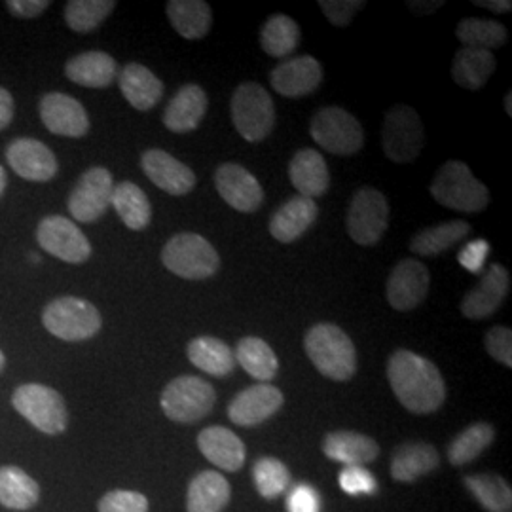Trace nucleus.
<instances>
[{"mask_svg": "<svg viewBox=\"0 0 512 512\" xmlns=\"http://www.w3.org/2000/svg\"><path fill=\"white\" fill-rule=\"evenodd\" d=\"M387 380L399 403L412 414H433L446 401L439 368L414 351L399 349L389 357Z\"/></svg>", "mask_w": 512, "mask_h": 512, "instance_id": "f257e3e1", "label": "nucleus"}, {"mask_svg": "<svg viewBox=\"0 0 512 512\" xmlns=\"http://www.w3.org/2000/svg\"><path fill=\"white\" fill-rule=\"evenodd\" d=\"M304 349L313 366L334 382H348L357 372V351L348 334L332 323H319L306 332Z\"/></svg>", "mask_w": 512, "mask_h": 512, "instance_id": "f03ea898", "label": "nucleus"}, {"mask_svg": "<svg viewBox=\"0 0 512 512\" xmlns=\"http://www.w3.org/2000/svg\"><path fill=\"white\" fill-rule=\"evenodd\" d=\"M433 198L459 213H480L490 203V190L473 175L471 167L459 160L446 162L431 183Z\"/></svg>", "mask_w": 512, "mask_h": 512, "instance_id": "7ed1b4c3", "label": "nucleus"}, {"mask_svg": "<svg viewBox=\"0 0 512 512\" xmlns=\"http://www.w3.org/2000/svg\"><path fill=\"white\" fill-rule=\"evenodd\" d=\"M42 325L63 342H84L101 330L103 317L84 298L59 296L42 311Z\"/></svg>", "mask_w": 512, "mask_h": 512, "instance_id": "20e7f679", "label": "nucleus"}, {"mask_svg": "<svg viewBox=\"0 0 512 512\" xmlns=\"http://www.w3.org/2000/svg\"><path fill=\"white\" fill-rule=\"evenodd\" d=\"M162 262L171 274L190 281H202L219 272L220 256L217 249L192 232H183L169 239L162 249Z\"/></svg>", "mask_w": 512, "mask_h": 512, "instance_id": "39448f33", "label": "nucleus"}, {"mask_svg": "<svg viewBox=\"0 0 512 512\" xmlns=\"http://www.w3.org/2000/svg\"><path fill=\"white\" fill-rule=\"evenodd\" d=\"M12 406L44 435H61L69 427V410L54 387L23 384L12 395Z\"/></svg>", "mask_w": 512, "mask_h": 512, "instance_id": "423d86ee", "label": "nucleus"}, {"mask_svg": "<svg viewBox=\"0 0 512 512\" xmlns=\"http://www.w3.org/2000/svg\"><path fill=\"white\" fill-rule=\"evenodd\" d=\"M230 110L234 126L247 143H260L274 131V99L256 82L238 86Z\"/></svg>", "mask_w": 512, "mask_h": 512, "instance_id": "0eeeda50", "label": "nucleus"}, {"mask_svg": "<svg viewBox=\"0 0 512 512\" xmlns=\"http://www.w3.org/2000/svg\"><path fill=\"white\" fill-rule=\"evenodd\" d=\"M215 403V387L198 376H179L171 380L160 397L165 416L177 423H196L207 418Z\"/></svg>", "mask_w": 512, "mask_h": 512, "instance_id": "6e6552de", "label": "nucleus"}, {"mask_svg": "<svg viewBox=\"0 0 512 512\" xmlns=\"http://www.w3.org/2000/svg\"><path fill=\"white\" fill-rule=\"evenodd\" d=\"M313 141L336 156H353L365 145L361 122L340 107H325L311 118Z\"/></svg>", "mask_w": 512, "mask_h": 512, "instance_id": "1a4fd4ad", "label": "nucleus"}, {"mask_svg": "<svg viewBox=\"0 0 512 512\" xmlns=\"http://www.w3.org/2000/svg\"><path fill=\"white\" fill-rule=\"evenodd\" d=\"M382 147L385 156L395 164L414 162L425 147L420 114L406 105H395L389 110L382 126Z\"/></svg>", "mask_w": 512, "mask_h": 512, "instance_id": "9d476101", "label": "nucleus"}, {"mask_svg": "<svg viewBox=\"0 0 512 512\" xmlns=\"http://www.w3.org/2000/svg\"><path fill=\"white\" fill-rule=\"evenodd\" d=\"M389 224V203L376 188L365 186L355 192L348 207L349 238L363 247L376 245Z\"/></svg>", "mask_w": 512, "mask_h": 512, "instance_id": "9b49d317", "label": "nucleus"}, {"mask_svg": "<svg viewBox=\"0 0 512 512\" xmlns=\"http://www.w3.org/2000/svg\"><path fill=\"white\" fill-rule=\"evenodd\" d=\"M37 241L42 251L67 264H84L92 256V243L73 220L50 215L38 222Z\"/></svg>", "mask_w": 512, "mask_h": 512, "instance_id": "f8f14e48", "label": "nucleus"}, {"mask_svg": "<svg viewBox=\"0 0 512 512\" xmlns=\"http://www.w3.org/2000/svg\"><path fill=\"white\" fill-rule=\"evenodd\" d=\"M114 190V181L109 169L105 167H90L84 171L74 184L69 196V213L74 220L92 224L101 219L110 207V198Z\"/></svg>", "mask_w": 512, "mask_h": 512, "instance_id": "ddd939ff", "label": "nucleus"}, {"mask_svg": "<svg viewBox=\"0 0 512 512\" xmlns=\"http://www.w3.org/2000/svg\"><path fill=\"white\" fill-rule=\"evenodd\" d=\"M42 124L54 135L80 139L90 131V116L82 103L67 93H46L38 103Z\"/></svg>", "mask_w": 512, "mask_h": 512, "instance_id": "4468645a", "label": "nucleus"}, {"mask_svg": "<svg viewBox=\"0 0 512 512\" xmlns=\"http://www.w3.org/2000/svg\"><path fill=\"white\" fill-rule=\"evenodd\" d=\"M431 274L425 264L414 258H404L395 264L387 279V300L397 311H410L418 308L429 293Z\"/></svg>", "mask_w": 512, "mask_h": 512, "instance_id": "2eb2a0df", "label": "nucleus"}, {"mask_svg": "<svg viewBox=\"0 0 512 512\" xmlns=\"http://www.w3.org/2000/svg\"><path fill=\"white\" fill-rule=\"evenodd\" d=\"M6 162L25 181L46 183L57 175V158L44 143L31 137H21L6 148Z\"/></svg>", "mask_w": 512, "mask_h": 512, "instance_id": "dca6fc26", "label": "nucleus"}, {"mask_svg": "<svg viewBox=\"0 0 512 512\" xmlns=\"http://www.w3.org/2000/svg\"><path fill=\"white\" fill-rule=\"evenodd\" d=\"M283 393L272 384H256L243 389L228 404V418L239 427H255L281 410Z\"/></svg>", "mask_w": 512, "mask_h": 512, "instance_id": "f3484780", "label": "nucleus"}, {"mask_svg": "<svg viewBox=\"0 0 512 512\" xmlns=\"http://www.w3.org/2000/svg\"><path fill=\"white\" fill-rule=\"evenodd\" d=\"M509 289H511L509 270L501 264H490L484 270L480 283L473 291L465 294V298L461 302L463 315L467 319H475V321L494 315L495 311L499 310L501 304L505 302Z\"/></svg>", "mask_w": 512, "mask_h": 512, "instance_id": "a211bd4d", "label": "nucleus"}, {"mask_svg": "<svg viewBox=\"0 0 512 512\" xmlns=\"http://www.w3.org/2000/svg\"><path fill=\"white\" fill-rule=\"evenodd\" d=\"M220 198L241 213H255L264 202V190L255 175L243 165L222 164L215 171Z\"/></svg>", "mask_w": 512, "mask_h": 512, "instance_id": "6ab92c4d", "label": "nucleus"}, {"mask_svg": "<svg viewBox=\"0 0 512 512\" xmlns=\"http://www.w3.org/2000/svg\"><path fill=\"white\" fill-rule=\"evenodd\" d=\"M141 167L152 183L171 196H186L198 183L196 173L188 165L160 148L147 150L141 156Z\"/></svg>", "mask_w": 512, "mask_h": 512, "instance_id": "aec40b11", "label": "nucleus"}, {"mask_svg": "<svg viewBox=\"0 0 512 512\" xmlns=\"http://www.w3.org/2000/svg\"><path fill=\"white\" fill-rule=\"evenodd\" d=\"M272 88L279 95L298 99L315 92L323 82V67L311 55H298L279 63L270 74Z\"/></svg>", "mask_w": 512, "mask_h": 512, "instance_id": "412c9836", "label": "nucleus"}, {"mask_svg": "<svg viewBox=\"0 0 512 512\" xmlns=\"http://www.w3.org/2000/svg\"><path fill=\"white\" fill-rule=\"evenodd\" d=\"M207 93L198 84H186L165 107L164 126L173 133H190L202 124L207 112Z\"/></svg>", "mask_w": 512, "mask_h": 512, "instance_id": "4be33fe9", "label": "nucleus"}, {"mask_svg": "<svg viewBox=\"0 0 512 512\" xmlns=\"http://www.w3.org/2000/svg\"><path fill=\"white\" fill-rule=\"evenodd\" d=\"M198 448L203 456L222 471L236 473L245 463V444L226 427H205L198 435Z\"/></svg>", "mask_w": 512, "mask_h": 512, "instance_id": "5701e85b", "label": "nucleus"}, {"mask_svg": "<svg viewBox=\"0 0 512 512\" xmlns=\"http://www.w3.org/2000/svg\"><path fill=\"white\" fill-rule=\"evenodd\" d=\"M317 215V203L304 196H294L272 215L270 234L281 243H293L310 230L311 224L317 220Z\"/></svg>", "mask_w": 512, "mask_h": 512, "instance_id": "b1692460", "label": "nucleus"}, {"mask_svg": "<svg viewBox=\"0 0 512 512\" xmlns=\"http://www.w3.org/2000/svg\"><path fill=\"white\" fill-rule=\"evenodd\" d=\"M323 452L327 458L346 467H363L380 456V446L376 440L357 431H334L323 440Z\"/></svg>", "mask_w": 512, "mask_h": 512, "instance_id": "393cba45", "label": "nucleus"}, {"mask_svg": "<svg viewBox=\"0 0 512 512\" xmlns=\"http://www.w3.org/2000/svg\"><path fill=\"white\" fill-rule=\"evenodd\" d=\"M120 92L137 110H150L164 97V82L141 63H129L118 73Z\"/></svg>", "mask_w": 512, "mask_h": 512, "instance_id": "a878e982", "label": "nucleus"}, {"mask_svg": "<svg viewBox=\"0 0 512 512\" xmlns=\"http://www.w3.org/2000/svg\"><path fill=\"white\" fill-rule=\"evenodd\" d=\"M289 177L300 196L310 200L323 196L329 190V167L313 148H304L294 154L289 164Z\"/></svg>", "mask_w": 512, "mask_h": 512, "instance_id": "bb28decb", "label": "nucleus"}, {"mask_svg": "<svg viewBox=\"0 0 512 512\" xmlns=\"http://www.w3.org/2000/svg\"><path fill=\"white\" fill-rule=\"evenodd\" d=\"M65 74L78 86L103 90L118 78V63L107 52H84L67 61Z\"/></svg>", "mask_w": 512, "mask_h": 512, "instance_id": "cd10ccee", "label": "nucleus"}, {"mask_svg": "<svg viewBox=\"0 0 512 512\" xmlns=\"http://www.w3.org/2000/svg\"><path fill=\"white\" fill-rule=\"evenodd\" d=\"M440 465L439 450L427 442H404L391 458V476L399 482H416Z\"/></svg>", "mask_w": 512, "mask_h": 512, "instance_id": "c85d7f7f", "label": "nucleus"}, {"mask_svg": "<svg viewBox=\"0 0 512 512\" xmlns=\"http://www.w3.org/2000/svg\"><path fill=\"white\" fill-rule=\"evenodd\" d=\"M232 497L230 482L217 471H202L194 476L188 494H186V511L188 512H222Z\"/></svg>", "mask_w": 512, "mask_h": 512, "instance_id": "c756f323", "label": "nucleus"}, {"mask_svg": "<svg viewBox=\"0 0 512 512\" xmlns=\"http://www.w3.org/2000/svg\"><path fill=\"white\" fill-rule=\"evenodd\" d=\"M186 355L196 368L217 378L228 376L236 368V355L232 348L213 336L194 338L186 348Z\"/></svg>", "mask_w": 512, "mask_h": 512, "instance_id": "7c9ffc66", "label": "nucleus"}, {"mask_svg": "<svg viewBox=\"0 0 512 512\" xmlns=\"http://www.w3.org/2000/svg\"><path fill=\"white\" fill-rule=\"evenodd\" d=\"M173 29L186 40L205 37L213 23L211 6L203 0H171L165 6Z\"/></svg>", "mask_w": 512, "mask_h": 512, "instance_id": "2f4dec72", "label": "nucleus"}, {"mask_svg": "<svg viewBox=\"0 0 512 512\" xmlns=\"http://www.w3.org/2000/svg\"><path fill=\"white\" fill-rule=\"evenodd\" d=\"M40 499V486L33 476L16 465L0 467V505L12 511H29Z\"/></svg>", "mask_w": 512, "mask_h": 512, "instance_id": "473e14b6", "label": "nucleus"}, {"mask_svg": "<svg viewBox=\"0 0 512 512\" xmlns=\"http://www.w3.org/2000/svg\"><path fill=\"white\" fill-rule=\"evenodd\" d=\"M110 205L116 209L118 217L128 226L129 230L141 232L152 220V205L147 194L135 183L116 184L112 190Z\"/></svg>", "mask_w": 512, "mask_h": 512, "instance_id": "72a5a7b5", "label": "nucleus"}, {"mask_svg": "<svg viewBox=\"0 0 512 512\" xmlns=\"http://www.w3.org/2000/svg\"><path fill=\"white\" fill-rule=\"evenodd\" d=\"M495 65L497 63L492 52L461 48L454 57L452 76L458 86L476 92L488 84L490 76L494 74Z\"/></svg>", "mask_w": 512, "mask_h": 512, "instance_id": "f704fd0d", "label": "nucleus"}, {"mask_svg": "<svg viewBox=\"0 0 512 512\" xmlns=\"http://www.w3.org/2000/svg\"><path fill=\"white\" fill-rule=\"evenodd\" d=\"M234 355H236V363H239L241 368L260 384L272 382L279 370V361L274 349L270 348V344L264 342L262 338H255V336L241 338Z\"/></svg>", "mask_w": 512, "mask_h": 512, "instance_id": "c9c22d12", "label": "nucleus"}, {"mask_svg": "<svg viewBox=\"0 0 512 512\" xmlns=\"http://www.w3.org/2000/svg\"><path fill=\"white\" fill-rule=\"evenodd\" d=\"M469 232L471 226L465 220L442 222L418 232L410 241V249L420 256H439L467 238Z\"/></svg>", "mask_w": 512, "mask_h": 512, "instance_id": "e433bc0d", "label": "nucleus"}, {"mask_svg": "<svg viewBox=\"0 0 512 512\" xmlns=\"http://www.w3.org/2000/svg\"><path fill=\"white\" fill-rule=\"evenodd\" d=\"M495 439L494 427L486 421H478L463 429L456 439L448 446V461L454 467L467 465L475 461L484 450L492 446Z\"/></svg>", "mask_w": 512, "mask_h": 512, "instance_id": "4c0bfd02", "label": "nucleus"}, {"mask_svg": "<svg viewBox=\"0 0 512 512\" xmlns=\"http://www.w3.org/2000/svg\"><path fill=\"white\" fill-rule=\"evenodd\" d=\"M300 27L293 18L285 14H275L268 19L260 31V46L272 57L283 59L293 54L300 44Z\"/></svg>", "mask_w": 512, "mask_h": 512, "instance_id": "58836bf2", "label": "nucleus"}, {"mask_svg": "<svg viewBox=\"0 0 512 512\" xmlns=\"http://www.w3.org/2000/svg\"><path fill=\"white\" fill-rule=\"evenodd\" d=\"M456 35H458L459 42L463 44V48L492 52L495 48L505 46L509 33L505 29V25L499 21L465 18L463 21H459Z\"/></svg>", "mask_w": 512, "mask_h": 512, "instance_id": "ea45409f", "label": "nucleus"}, {"mask_svg": "<svg viewBox=\"0 0 512 512\" xmlns=\"http://www.w3.org/2000/svg\"><path fill=\"white\" fill-rule=\"evenodd\" d=\"M465 488L471 492L482 509L488 512H512L511 486L497 475L465 476Z\"/></svg>", "mask_w": 512, "mask_h": 512, "instance_id": "a19ab883", "label": "nucleus"}, {"mask_svg": "<svg viewBox=\"0 0 512 512\" xmlns=\"http://www.w3.org/2000/svg\"><path fill=\"white\" fill-rule=\"evenodd\" d=\"M114 8V0H71L65 6V21L74 33H92Z\"/></svg>", "mask_w": 512, "mask_h": 512, "instance_id": "79ce46f5", "label": "nucleus"}, {"mask_svg": "<svg viewBox=\"0 0 512 512\" xmlns=\"http://www.w3.org/2000/svg\"><path fill=\"white\" fill-rule=\"evenodd\" d=\"M258 494L266 499H277L291 486V473L287 465L277 458H260L253 467Z\"/></svg>", "mask_w": 512, "mask_h": 512, "instance_id": "37998d69", "label": "nucleus"}, {"mask_svg": "<svg viewBox=\"0 0 512 512\" xmlns=\"http://www.w3.org/2000/svg\"><path fill=\"white\" fill-rule=\"evenodd\" d=\"M99 512H148V499L139 492L114 490L103 495L97 505Z\"/></svg>", "mask_w": 512, "mask_h": 512, "instance_id": "c03bdc74", "label": "nucleus"}, {"mask_svg": "<svg viewBox=\"0 0 512 512\" xmlns=\"http://www.w3.org/2000/svg\"><path fill=\"white\" fill-rule=\"evenodd\" d=\"M323 14L334 27H348L353 16L366 6L365 0H321Z\"/></svg>", "mask_w": 512, "mask_h": 512, "instance_id": "a18cd8bd", "label": "nucleus"}, {"mask_svg": "<svg viewBox=\"0 0 512 512\" xmlns=\"http://www.w3.org/2000/svg\"><path fill=\"white\" fill-rule=\"evenodd\" d=\"M486 351L497 363L511 368L512 366V330L509 327H494L486 332L484 338Z\"/></svg>", "mask_w": 512, "mask_h": 512, "instance_id": "49530a36", "label": "nucleus"}, {"mask_svg": "<svg viewBox=\"0 0 512 512\" xmlns=\"http://www.w3.org/2000/svg\"><path fill=\"white\" fill-rule=\"evenodd\" d=\"M340 486L349 495H370L376 492V478L365 467H346L340 473Z\"/></svg>", "mask_w": 512, "mask_h": 512, "instance_id": "de8ad7c7", "label": "nucleus"}, {"mask_svg": "<svg viewBox=\"0 0 512 512\" xmlns=\"http://www.w3.org/2000/svg\"><path fill=\"white\" fill-rule=\"evenodd\" d=\"M319 509H321L319 494L308 484L294 486L291 494L287 497V511L289 512H319Z\"/></svg>", "mask_w": 512, "mask_h": 512, "instance_id": "09e8293b", "label": "nucleus"}, {"mask_svg": "<svg viewBox=\"0 0 512 512\" xmlns=\"http://www.w3.org/2000/svg\"><path fill=\"white\" fill-rule=\"evenodd\" d=\"M490 255V245L484 239H476L473 243H469L458 255V260L463 264V268H467L473 274L484 272V264L486 258Z\"/></svg>", "mask_w": 512, "mask_h": 512, "instance_id": "8fccbe9b", "label": "nucleus"}, {"mask_svg": "<svg viewBox=\"0 0 512 512\" xmlns=\"http://www.w3.org/2000/svg\"><path fill=\"white\" fill-rule=\"evenodd\" d=\"M50 0H8V10L21 19L38 18L50 8Z\"/></svg>", "mask_w": 512, "mask_h": 512, "instance_id": "3c124183", "label": "nucleus"}, {"mask_svg": "<svg viewBox=\"0 0 512 512\" xmlns=\"http://www.w3.org/2000/svg\"><path fill=\"white\" fill-rule=\"evenodd\" d=\"M14 97L6 88H0V131L8 128L14 120Z\"/></svg>", "mask_w": 512, "mask_h": 512, "instance_id": "603ef678", "label": "nucleus"}, {"mask_svg": "<svg viewBox=\"0 0 512 512\" xmlns=\"http://www.w3.org/2000/svg\"><path fill=\"white\" fill-rule=\"evenodd\" d=\"M408 6H410V10H412V12L421 14V16H427V14H433V12H437L439 8H442V6H444V2H442V0H429V2L412 0V2H408Z\"/></svg>", "mask_w": 512, "mask_h": 512, "instance_id": "864d4df0", "label": "nucleus"}, {"mask_svg": "<svg viewBox=\"0 0 512 512\" xmlns=\"http://www.w3.org/2000/svg\"><path fill=\"white\" fill-rule=\"evenodd\" d=\"M475 4L495 14H507L512 10L511 0H476Z\"/></svg>", "mask_w": 512, "mask_h": 512, "instance_id": "5fc2aeb1", "label": "nucleus"}, {"mask_svg": "<svg viewBox=\"0 0 512 512\" xmlns=\"http://www.w3.org/2000/svg\"><path fill=\"white\" fill-rule=\"evenodd\" d=\"M6 186H8V175H6L4 167L0 165V198H2V194H4V190H6Z\"/></svg>", "mask_w": 512, "mask_h": 512, "instance_id": "6e6d98bb", "label": "nucleus"}, {"mask_svg": "<svg viewBox=\"0 0 512 512\" xmlns=\"http://www.w3.org/2000/svg\"><path fill=\"white\" fill-rule=\"evenodd\" d=\"M505 109H507V114L512 116V93H507V97H505Z\"/></svg>", "mask_w": 512, "mask_h": 512, "instance_id": "4d7b16f0", "label": "nucleus"}, {"mask_svg": "<svg viewBox=\"0 0 512 512\" xmlns=\"http://www.w3.org/2000/svg\"><path fill=\"white\" fill-rule=\"evenodd\" d=\"M4 366H6V357H4V353H2V349H0V372L4 370Z\"/></svg>", "mask_w": 512, "mask_h": 512, "instance_id": "13d9d810", "label": "nucleus"}]
</instances>
